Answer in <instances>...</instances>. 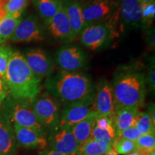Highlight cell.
<instances>
[{
	"mask_svg": "<svg viewBox=\"0 0 155 155\" xmlns=\"http://www.w3.org/2000/svg\"><path fill=\"white\" fill-rule=\"evenodd\" d=\"M5 81L15 100L32 101L41 90V80L34 75L24 56L18 51L12 54Z\"/></svg>",
	"mask_w": 155,
	"mask_h": 155,
	"instance_id": "1",
	"label": "cell"
},
{
	"mask_svg": "<svg viewBox=\"0 0 155 155\" xmlns=\"http://www.w3.org/2000/svg\"><path fill=\"white\" fill-rule=\"evenodd\" d=\"M45 86L49 94L64 104L84 99L96 92L91 79L76 71L58 72L48 78Z\"/></svg>",
	"mask_w": 155,
	"mask_h": 155,
	"instance_id": "2",
	"label": "cell"
},
{
	"mask_svg": "<svg viewBox=\"0 0 155 155\" xmlns=\"http://www.w3.org/2000/svg\"><path fill=\"white\" fill-rule=\"evenodd\" d=\"M146 78L135 70H124L114 78L113 87L115 106L137 107L146 97Z\"/></svg>",
	"mask_w": 155,
	"mask_h": 155,
	"instance_id": "3",
	"label": "cell"
},
{
	"mask_svg": "<svg viewBox=\"0 0 155 155\" xmlns=\"http://www.w3.org/2000/svg\"><path fill=\"white\" fill-rule=\"evenodd\" d=\"M32 109L45 128L54 129L58 126L61 116L59 103L48 92L43 93L32 101Z\"/></svg>",
	"mask_w": 155,
	"mask_h": 155,
	"instance_id": "4",
	"label": "cell"
},
{
	"mask_svg": "<svg viewBox=\"0 0 155 155\" xmlns=\"http://www.w3.org/2000/svg\"><path fill=\"white\" fill-rule=\"evenodd\" d=\"M81 8L86 28L113 16L117 10L118 4L116 0H88L81 3Z\"/></svg>",
	"mask_w": 155,
	"mask_h": 155,
	"instance_id": "5",
	"label": "cell"
},
{
	"mask_svg": "<svg viewBox=\"0 0 155 155\" xmlns=\"http://www.w3.org/2000/svg\"><path fill=\"white\" fill-rule=\"evenodd\" d=\"M96 92L78 101L64 104L58 127L71 128L94 110Z\"/></svg>",
	"mask_w": 155,
	"mask_h": 155,
	"instance_id": "6",
	"label": "cell"
},
{
	"mask_svg": "<svg viewBox=\"0 0 155 155\" xmlns=\"http://www.w3.org/2000/svg\"><path fill=\"white\" fill-rule=\"evenodd\" d=\"M55 61L63 71L73 72L86 67L88 57L84 50L76 45H64L56 51Z\"/></svg>",
	"mask_w": 155,
	"mask_h": 155,
	"instance_id": "7",
	"label": "cell"
},
{
	"mask_svg": "<svg viewBox=\"0 0 155 155\" xmlns=\"http://www.w3.org/2000/svg\"><path fill=\"white\" fill-rule=\"evenodd\" d=\"M46 39V34L37 16L30 15L22 19L11 38L14 42H40Z\"/></svg>",
	"mask_w": 155,
	"mask_h": 155,
	"instance_id": "8",
	"label": "cell"
},
{
	"mask_svg": "<svg viewBox=\"0 0 155 155\" xmlns=\"http://www.w3.org/2000/svg\"><path fill=\"white\" fill-rule=\"evenodd\" d=\"M24 58L32 72L40 80L50 76L53 73V61L45 50L32 48L25 53Z\"/></svg>",
	"mask_w": 155,
	"mask_h": 155,
	"instance_id": "9",
	"label": "cell"
},
{
	"mask_svg": "<svg viewBox=\"0 0 155 155\" xmlns=\"http://www.w3.org/2000/svg\"><path fill=\"white\" fill-rule=\"evenodd\" d=\"M111 35V27L103 22L96 23L84 28L81 34V42L89 50L100 49L105 45Z\"/></svg>",
	"mask_w": 155,
	"mask_h": 155,
	"instance_id": "10",
	"label": "cell"
},
{
	"mask_svg": "<svg viewBox=\"0 0 155 155\" xmlns=\"http://www.w3.org/2000/svg\"><path fill=\"white\" fill-rule=\"evenodd\" d=\"M21 101L13 104L11 107L9 116L13 124L31 129L40 134H45V128L38 121L32 108L23 103L24 101Z\"/></svg>",
	"mask_w": 155,
	"mask_h": 155,
	"instance_id": "11",
	"label": "cell"
},
{
	"mask_svg": "<svg viewBox=\"0 0 155 155\" xmlns=\"http://www.w3.org/2000/svg\"><path fill=\"white\" fill-rule=\"evenodd\" d=\"M53 130L48 141L52 150L66 155H75L79 144L73 137L71 128L57 127Z\"/></svg>",
	"mask_w": 155,
	"mask_h": 155,
	"instance_id": "12",
	"label": "cell"
},
{
	"mask_svg": "<svg viewBox=\"0 0 155 155\" xmlns=\"http://www.w3.org/2000/svg\"><path fill=\"white\" fill-rule=\"evenodd\" d=\"M115 108L112 85L108 81H101L96 88L94 98V111L98 116L111 118Z\"/></svg>",
	"mask_w": 155,
	"mask_h": 155,
	"instance_id": "13",
	"label": "cell"
},
{
	"mask_svg": "<svg viewBox=\"0 0 155 155\" xmlns=\"http://www.w3.org/2000/svg\"><path fill=\"white\" fill-rule=\"evenodd\" d=\"M45 23L52 36L59 41L70 42L74 40L68 18L63 7L53 17L45 21Z\"/></svg>",
	"mask_w": 155,
	"mask_h": 155,
	"instance_id": "14",
	"label": "cell"
},
{
	"mask_svg": "<svg viewBox=\"0 0 155 155\" xmlns=\"http://www.w3.org/2000/svg\"><path fill=\"white\" fill-rule=\"evenodd\" d=\"M117 15L122 24L127 27L141 25L142 5L138 0H116Z\"/></svg>",
	"mask_w": 155,
	"mask_h": 155,
	"instance_id": "15",
	"label": "cell"
},
{
	"mask_svg": "<svg viewBox=\"0 0 155 155\" xmlns=\"http://www.w3.org/2000/svg\"><path fill=\"white\" fill-rule=\"evenodd\" d=\"M13 129L16 140L21 146L40 150H44L48 147V141L45 136L36 131L20 127L16 124H13Z\"/></svg>",
	"mask_w": 155,
	"mask_h": 155,
	"instance_id": "16",
	"label": "cell"
},
{
	"mask_svg": "<svg viewBox=\"0 0 155 155\" xmlns=\"http://www.w3.org/2000/svg\"><path fill=\"white\" fill-rule=\"evenodd\" d=\"M61 5L66 13L71 30L75 38L81 35L84 29L81 2L78 0H61Z\"/></svg>",
	"mask_w": 155,
	"mask_h": 155,
	"instance_id": "17",
	"label": "cell"
},
{
	"mask_svg": "<svg viewBox=\"0 0 155 155\" xmlns=\"http://www.w3.org/2000/svg\"><path fill=\"white\" fill-rule=\"evenodd\" d=\"M139 111L137 107L115 106L111 120L116 131V136L121 131L134 126L135 118Z\"/></svg>",
	"mask_w": 155,
	"mask_h": 155,
	"instance_id": "18",
	"label": "cell"
},
{
	"mask_svg": "<svg viewBox=\"0 0 155 155\" xmlns=\"http://www.w3.org/2000/svg\"><path fill=\"white\" fill-rule=\"evenodd\" d=\"M17 140L13 127L9 121L0 117V155H15Z\"/></svg>",
	"mask_w": 155,
	"mask_h": 155,
	"instance_id": "19",
	"label": "cell"
},
{
	"mask_svg": "<svg viewBox=\"0 0 155 155\" xmlns=\"http://www.w3.org/2000/svg\"><path fill=\"white\" fill-rule=\"evenodd\" d=\"M97 116L98 114L94 110L86 118L71 128L73 137L79 145L91 138L93 129L96 124Z\"/></svg>",
	"mask_w": 155,
	"mask_h": 155,
	"instance_id": "20",
	"label": "cell"
},
{
	"mask_svg": "<svg viewBox=\"0 0 155 155\" xmlns=\"http://www.w3.org/2000/svg\"><path fill=\"white\" fill-rule=\"evenodd\" d=\"M112 148V145L89 139L79 145L75 155H104Z\"/></svg>",
	"mask_w": 155,
	"mask_h": 155,
	"instance_id": "21",
	"label": "cell"
},
{
	"mask_svg": "<svg viewBox=\"0 0 155 155\" xmlns=\"http://www.w3.org/2000/svg\"><path fill=\"white\" fill-rule=\"evenodd\" d=\"M37 12L45 21L53 17L62 9L61 2L52 0H32Z\"/></svg>",
	"mask_w": 155,
	"mask_h": 155,
	"instance_id": "22",
	"label": "cell"
},
{
	"mask_svg": "<svg viewBox=\"0 0 155 155\" xmlns=\"http://www.w3.org/2000/svg\"><path fill=\"white\" fill-rule=\"evenodd\" d=\"M21 20V17L14 18L11 17H5L0 19V45L5 44L8 40H11Z\"/></svg>",
	"mask_w": 155,
	"mask_h": 155,
	"instance_id": "23",
	"label": "cell"
},
{
	"mask_svg": "<svg viewBox=\"0 0 155 155\" xmlns=\"http://www.w3.org/2000/svg\"><path fill=\"white\" fill-rule=\"evenodd\" d=\"M135 143L136 151L139 155H149L155 151V134L141 135Z\"/></svg>",
	"mask_w": 155,
	"mask_h": 155,
	"instance_id": "24",
	"label": "cell"
},
{
	"mask_svg": "<svg viewBox=\"0 0 155 155\" xmlns=\"http://www.w3.org/2000/svg\"><path fill=\"white\" fill-rule=\"evenodd\" d=\"M28 3L29 0H7L4 8L6 17L20 18Z\"/></svg>",
	"mask_w": 155,
	"mask_h": 155,
	"instance_id": "25",
	"label": "cell"
},
{
	"mask_svg": "<svg viewBox=\"0 0 155 155\" xmlns=\"http://www.w3.org/2000/svg\"><path fill=\"white\" fill-rule=\"evenodd\" d=\"M134 126L141 135L155 134V125L152 124L147 111H139L135 118Z\"/></svg>",
	"mask_w": 155,
	"mask_h": 155,
	"instance_id": "26",
	"label": "cell"
},
{
	"mask_svg": "<svg viewBox=\"0 0 155 155\" xmlns=\"http://www.w3.org/2000/svg\"><path fill=\"white\" fill-rule=\"evenodd\" d=\"M112 148L115 150L117 154L127 155L136 151L137 147L135 141L116 137L112 144Z\"/></svg>",
	"mask_w": 155,
	"mask_h": 155,
	"instance_id": "27",
	"label": "cell"
},
{
	"mask_svg": "<svg viewBox=\"0 0 155 155\" xmlns=\"http://www.w3.org/2000/svg\"><path fill=\"white\" fill-rule=\"evenodd\" d=\"M13 50L9 45H0V79L5 80L6 72Z\"/></svg>",
	"mask_w": 155,
	"mask_h": 155,
	"instance_id": "28",
	"label": "cell"
},
{
	"mask_svg": "<svg viewBox=\"0 0 155 155\" xmlns=\"http://www.w3.org/2000/svg\"><path fill=\"white\" fill-rule=\"evenodd\" d=\"M91 139L112 145L116 139V133L112 132V131L106 130V129H101L95 125L91 136Z\"/></svg>",
	"mask_w": 155,
	"mask_h": 155,
	"instance_id": "29",
	"label": "cell"
},
{
	"mask_svg": "<svg viewBox=\"0 0 155 155\" xmlns=\"http://www.w3.org/2000/svg\"><path fill=\"white\" fill-rule=\"evenodd\" d=\"M155 15V4L154 2L142 5V19L141 25L145 27L152 25Z\"/></svg>",
	"mask_w": 155,
	"mask_h": 155,
	"instance_id": "30",
	"label": "cell"
},
{
	"mask_svg": "<svg viewBox=\"0 0 155 155\" xmlns=\"http://www.w3.org/2000/svg\"><path fill=\"white\" fill-rule=\"evenodd\" d=\"M141 135V133L139 132L137 128L135 126H132V127L128 128V129H125V130L122 131L118 134L116 137L124 138L133 141H136Z\"/></svg>",
	"mask_w": 155,
	"mask_h": 155,
	"instance_id": "31",
	"label": "cell"
},
{
	"mask_svg": "<svg viewBox=\"0 0 155 155\" xmlns=\"http://www.w3.org/2000/svg\"><path fill=\"white\" fill-rule=\"evenodd\" d=\"M146 83L147 84H148L150 90L153 91V92H154V90H155V71H154V60H153V61L151 63L150 68H149L148 74H147V76L146 78Z\"/></svg>",
	"mask_w": 155,
	"mask_h": 155,
	"instance_id": "32",
	"label": "cell"
},
{
	"mask_svg": "<svg viewBox=\"0 0 155 155\" xmlns=\"http://www.w3.org/2000/svg\"><path fill=\"white\" fill-rule=\"evenodd\" d=\"M9 94V88L5 81L0 79V106L5 101Z\"/></svg>",
	"mask_w": 155,
	"mask_h": 155,
	"instance_id": "33",
	"label": "cell"
},
{
	"mask_svg": "<svg viewBox=\"0 0 155 155\" xmlns=\"http://www.w3.org/2000/svg\"><path fill=\"white\" fill-rule=\"evenodd\" d=\"M147 112H148L149 115H150V119H151V120H152V124L154 125H155V116H154L155 111H154V104H152V105L150 106V108H149V111Z\"/></svg>",
	"mask_w": 155,
	"mask_h": 155,
	"instance_id": "34",
	"label": "cell"
},
{
	"mask_svg": "<svg viewBox=\"0 0 155 155\" xmlns=\"http://www.w3.org/2000/svg\"><path fill=\"white\" fill-rule=\"evenodd\" d=\"M40 155H66L62 154L61 152H58L57 151L50 150H45L40 153Z\"/></svg>",
	"mask_w": 155,
	"mask_h": 155,
	"instance_id": "35",
	"label": "cell"
},
{
	"mask_svg": "<svg viewBox=\"0 0 155 155\" xmlns=\"http://www.w3.org/2000/svg\"><path fill=\"white\" fill-rule=\"evenodd\" d=\"M149 38H150V45L152 47L154 48V32L153 31V32H151V34L150 37H149Z\"/></svg>",
	"mask_w": 155,
	"mask_h": 155,
	"instance_id": "36",
	"label": "cell"
},
{
	"mask_svg": "<svg viewBox=\"0 0 155 155\" xmlns=\"http://www.w3.org/2000/svg\"><path fill=\"white\" fill-rule=\"evenodd\" d=\"M141 5H144V4H150L154 2V0H138Z\"/></svg>",
	"mask_w": 155,
	"mask_h": 155,
	"instance_id": "37",
	"label": "cell"
},
{
	"mask_svg": "<svg viewBox=\"0 0 155 155\" xmlns=\"http://www.w3.org/2000/svg\"><path fill=\"white\" fill-rule=\"evenodd\" d=\"M104 155H118L117 153L115 152V150L113 148H111L108 152H107Z\"/></svg>",
	"mask_w": 155,
	"mask_h": 155,
	"instance_id": "38",
	"label": "cell"
},
{
	"mask_svg": "<svg viewBox=\"0 0 155 155\" xmlns=\"http://www.w3.org/2000/svg\"><path fill=\"white\" fill-rule=\"evenodd\" d=\"M127 155H139V154H138V152H137V151H134V152H131V153H130V154H127Z\"/></svg>",
	"mask_w": 155,
	"mask_h": 155,
	"instance_id": "39",
	"label": "cell"
},
{
	"mask_svg": "<svg viewBox=\"0 0 155 155\" xmlns=\"http://www.w3.org/2000/svg\"><path fill=\"white\" fill-rule=\"evenodd\" d=\"M149 155H155V152L154 151V152H151L150 154Z\"/></svg>",
	"mask_w": 155,
	"mask_h": 155,
	"instance_id": "40",
	"label": "cell"
},
{
	"mask_svg": "<svg viewBox=\"0 0 155 155\" xmlns=\"http://www.w3.org/2000/svg\"><path fill=\"white\" fill-rule=\"evenodd\" d=\"M52 1H56V2H61V0H52Z\"/></svg>",
	"mask_w": 155,
	"mask_h": 155,
	"instance_id": "41",
	"label": "cell"
}]
</instances>
